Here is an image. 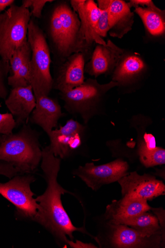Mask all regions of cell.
Segmentation results:
<instances>
[{
    "label": "cell",
    "instance_id": "obj_1",
    "mask_svg": "<svg viewBox=\"0 0 165 248\" xmlns=\"http://www.w3.org/2000/svg\"><path fill=\"white\" fill-rule=\"evenodd\" d=\"M42 150L41 168L47 187L44 194L35 199L39 207L33 220L42 225L59 240L69 245L71 241L74 239V232L89 234L84 228L74 226L62 205L61 195L69 192L58 182L60 158L54 155L49 146Z\"/></svg>",
    "mask_w": 165,
    "mask_h": 248
},
{
    "label": "cell",
    "instance_id": "obj_2",
    "mask_svg": "<svg viewBox=\"0 0 165 248\" xmlns=\"http://www.w3.org/2000/svg\"><path fill=\"white\" fill-rule=\"evenodd\" d=\"M80 27L78 16L70 2H56L47 19L46 32L58 65L76 53H82L90 59L92 51L82 36Z\"/></svg>",
    "mask_w": 165,
    "mask_h": 248
},
{
    "label": "cell",
    "instance_id": "obj_3",
    "mask_svg": "<svg viewBox=\"0 0 165 248\" xmlns=\"http://www.w3.org/2000/svg\"><path fill=\"white\" fill-rule=\"evenodd\" d=\"M39 133L28 124L16 133L0 134V161L8 163L22 174L36 172L42 157Z\"/></svg>",
    "mask_w": 165,
    "mask_h": 248
},
{
    "label": "cell",
    "instance_id": "obj_4",
    "mask_svg": "<svg viewBox=\"0 0 165 248\" xmlns=\"http://www.w3.org/2000/svg\"><path fill=\"white\" fill-rule=\"evenodd\" d=\"M117 87V84L111 80L102 84L96 79L89 78L70 91L60 93V95L66 110L70 114L79 116L87 124L94 117L103 113L108 93Z\"/></svg>",
    "mask_w": 165,
    "mask_h": 248
},
{
    "label": "cell",
    "instance_id": "obj_5",
    "mask_svg": "<svg viewBox=\"0 0 165 248\" xmlns=\"http://www.w3.org/2000/svg\"><path fill=\"white\" fill-rule=\"evenodd\" d=\"M28 40L31 49L30 75L31 86L36 99L49 96L53 89V78L50 71L51 50L46 35L36 22L30 20Z\"/></svg>",
    "mask_w": 165,
    "mask_h": 248
},
{
    "label": "cell",
    "instance_id": "obj_6",
    "mask_svg": "<svg viewBox=\"0 0 165 248\" xmlns=\"http://www.w3.org/2000/svg\"><path fill=\"white\" fill-rule=\"evenodd\" d=\"M31 12L21 6L12 5L0 14V57L9 62L14 51L28 40Z\"/></svg>",
    "mask_w": 165,
    "mask_h": 248
},
{
    "label": "cell",
    "instance_id": "obj_7",
    "mask_svg": "<svg viewBox=\"0 0 165 248\" xmlns=\"http://www.w3.org/2000/svg\"><path fill=\"white\" fill-rule=\"evenodd\" d=\"M150 66L139 53L125 49L111 74V81L117 84L122 94L135 93L141 86L150 73Z\"/></svg>",
    "mask_w": 165,
    "mask_h": 248
},
{
    "label": "cell",
    "instance_id": "obj_8",
    "mask_svg": "<svg viewBox=\"0 0 165 248\" xmlns=\"http://www.w3.org/2000/svg\"><path fill=\"white\" fill-rule=\"evenodd\" d=\"M22 174L13 177L7 183H0V195L15 206L17 215L33 220L39 207L30 187L36 178L31 173Z\"/></svg>",
    "mask_w": 165,
    "mask_h": 248
},
{
    "label": "cell",
    "instance_id": "obj_9",
    "mask_svg": "<svg viewBox=\"0 0 165 248\" xmlns=\"http://www.w3.org/2000/svg\"><path fill=\"white\" fill-rule=\"evenodd\" d=\"M129 169L127 162L117 159L100 166L87 163L84 166H80L73 173L80 178L89 187L96 191L103 186L119 181L128 173Z\"/></svg>",
    "mask_w": 165,
    "mask_h": 248
},
{
    "label": "cell",
    "instance_id": "obj_10",
    "mask_svg": "<svg viewBox=\"0 0 165 248\" xmlns=\"http://www.w3.org/2000/svg\"><path fill=\"white\" fill-rule=\"evenodd\" d=\"M118 182L122 188L123 197L152 200L164 195L165 186L164 183L153 175H139L136 171L128 173Z\"/></svg>",
    "mask_w": 165,
    "mask_h": 248
},
{
    "label": "cell",
    "instance_id": "obj_11",
    "mask_svg": "<svg viewBox=\"0 0 165 248\" xmlns=\"http://www.w3.org/2000/svg\"><path fill=\"white\" fill-rule=\"evenodd\" d=\"M90 58L82 53L70 56L58 65L53 78V89L65 93L82 85L85 81V66Z\"/></svg>",
    "mask_w": 165,
    "mask_h": 248
},
{
    "label": "cell",
    "instance_id": "obj_12",
    "mask_svg": "<svg viewBox=\"0 0 165 248\" xmlns=\"http://www.w3.org/2000/svg\"><path fill=\"white\" fill-rule=\"evenodd\" d=\"M70 4L81 22L80 32L87 46L93 51L96 44L105 45L106 41L96 33L98 21L101 13L93 0H72Z\"/></svg>",
    "mask_w": 165,
    "mask_h": 248
},
{
    "label": "cell",
    "instance_id": "obj_13",
    "mask_svg": "<svg viewBox=\"0 0 165 248\" xmlns=\"http://www.w3.org/2000/svg\"><path fill=\"white\" fill-rule=\"evenodd\" d=\"M85 125L73 119L68 120L60 128L53 130L48 135L50 148L56 156L63 159L81 144Z\"/></svg>",
    "mask_w": 165,
    "mask_h": 248
},
{
    "label": "cell",
    "instance_id": "obj_14",
    "mask_svg": "<svg viewBox=\"0 0 165 248\" xmlns=\"http://www.w3.org/2000/svg\"><path fill=\"white\" fill-rule=\"evenodd\" d=\"M100 10L108 12L109 31L113 38L122 39L131 31L135 22V14L123 0H98Z\"/></svg>",
    "mask_w": 165,
    "mask_h": 248
},
{
    "label": "cell",
    "instance_id": "obj_15",
    "mask_svg": "<svg viewBox=\"0 0 165 248\" xmlns=\"http://www.w3.org/2000/svg\"><path fill=\"white\" fill-rule=\"evenodd\" d=\"M124 51L110 39L105 45L96 44L85 65V73L95 78L111 76Z\"/></svg>",
    "mask_w": 165,
    "mask_h": 248
},
{
    "label": "cell",
    "instance_id": "obj_16",
    "mask_svg": "<svg viewBox=\"0 0 165 248\" xmlns=\"http://www.w3.org/2000/svg\"><path fill=\"white\" fill-rule=\"evenodd\" d=\"M5 104L14 117L17 127L28 124L36 100L31 86L12 88Z\"/></svg>",
    "mask_w": 165,
    "mask_h": 248
},
{
    "label": "cell",
    "instance_id": "obj_17",
    "mask_svg": "<svg viewBox=\"0 0 165 248\" xmlns=\"http://www.w3.org/2000/svg\"><path fill=\"white\" fill-rule=\"evenodd\" d=\"M148 201L143 199L123 197L114 200L106 208V217L111 225L123 224L126 221L151 210Z\"/></svg>",
    "mask_w": 165,
    "mask_h": 248
},
{
    "label": "cell",
    "instance_id": "obj_18",
    "mask_svg": "<svg viewBox=\"0 0 165 248\" xmlns=\"http://www.w3.org/2000/svg\"><path fill=\"white\" fill-rule=\"evenodd\" d=\"M36 100L35 108L30 116V122L38 125L49 135L53 128H57L59 121L64 116L58 101L49 96Z\"/></svg>",
    "mask_w": 165,
    "mask_h": 248
},
{
    "label": "cell",
    "instance_id": "obj_19",
    "mask_svg": "<svg viewBox=\"0 0 165 248\" xmlns=\"http://www.w3.org/2000/svg\"><path fill=\"white\" fill-rule=\"evenodd\" d=\"M114 230L112 243L117 248H155L162 242L161 235L151 237H144L127 225H111Z\"/></svg>",
    "mask_w": 165,
    "mask_h": 248
},
{
    "label": "cell",
    "instance_id": "obj_20",
    "mask_svg": "<svg viewBox=\"0 0 165 248\" xmlns=\"http://www.w3.org/2000/svg\"><path fill=\"white\" fill-rule=\"evenodd\" d=\"M142 21L146 33L153 40L161 39L165 36V11L158 8L154 3L144 7L134 8Z\"/></svg>",
    "mask_w": 165,
    "mask_h": 248
},
{
    "label": "cell",
    "instance_id": "obj_21",
    "mask_svg": "<svg viewBox=\"0 0 165 248\" xmlns=\"http://www.w3.org/2000/svg\"><path fill=\"white\" fill-rule=\"evenodd\" d=\"M123 225L131 227L144 237L161 235L162 237L163 231L157 217L147 212L126 221Z\"/></svg>",
    "mask_w": 165,
    "mask_h": 248
},
{
    "label": "cell",
    "instance_id": "obj_22",
    "mask_svg": "<svg viewBox=\"0 0 165 248\" xmlns=\"http://www.w3.org/2000/svg\"><path fill=\"white\" fill-rule=\"evenodd\" d=\"M152 135L146 134L145 140L141 141L138 147L139 159L146 167L150 168L165 164V150L150 144Z\"/></svg>",
    "mask_w": 165,
    "mask_h": 248
},
{
    "label": "cell",
    "instance_id": "obj_23",
    "mask_svg": "<svg viewBox=\"0 0 165 248\" xmlns=\"http://www.w3.org/2000/svg\"><path fill=\"white\" fill-rule=\"evenodd\" d=\"M31 49L28 40L13 52L9 61L11 75H15L20 67L30 60Z\"/></svg>",
    "mask_w": 165,
    "mask_h": 248
},
{
    "label": "cell",
    "instance_id": "obj_24",
    "mask_svg": "<svg viewBox=\"0 0 165 248\" xmlns=\"http://www.w3.org/2000/svg\"><path fill=\"white\" fill-rule=\"evenodd\" d=\"M30 61V60L23 64L15 75L8 77V84L12 89L31 86Z\"/></svg>",
    "mask_w": 165,
    "mask_h": 248
},
{
    "label": "cell",
    "instance_id": "obj_25",
    "mask_svg": "<svg viewBox=\"0 0 165 248\" xmlns=\"http://www.w3.org/2000/svg\"><path fill=\"white\" fill-rule=\"evenodd\" d=\"M10 72V62L0 60V98L5 100L9 94L8 78Z\"/></svg>",
    "mask_w": 165,
    "mask_h": 248
},
{
    "label": "cell",
    "instance_id": "obj_26",
    "mask_svg": "<svg viewBox=\"0 0 165 248\" xmlns=\"http://www.w3.org/2000/svg\"><path fill=\"white\" fill-rule=\"evenodd\" d=\"M52 0H23L22 6L27 9L31 8V16L40 18L42 16V11L46 3H52Z\"/></svg>",
    "mask_w": 165,
    "mask_h": 248
},
{
    "label": "cell",
    "instance_id": "obj_27",
    "mask_svg": "<svg viewBox=\"0 0 165 248\" xmlns=\"http://www.w3.org/2000/svg\"><path fill=\"white\" fill-rule=\"evenodd\" d=\"M17 127L15 120L11 113L0 112V134L8 135L13 133Z\"/></svg>",
    "mask_w": 165,
    "mask_h": 248
},
{
    "label": "cell",
    "instance_id": "obj_28",
    "mask_svg": "<svg viewBox=\"0 0 165 248\" xmlns=\"http://www.w3.org/2000/svg\"><path fill=\"white\" fill-rule=\"evenodd\" d=\"M101 13L98 21L96 33L100 37L105 38L109 31L108 16L106 10H101Z\"/></svg>",
    "mask_w": 165,
    "mask_h": 248
},
{
    "label": "cell",
    "instance_id": "obj_29",
    "mask_svg": "<svg viewBox=\"0 0 165 248\" xmlns=\"http://www.w3.org/2000/svg\"><path fill=\"white\" fill-rule=\"evenodd\" d=\"M14 0H0V14L15 3Z\"/></svg>",
    "mask_w": 165,
    "mask_h": 248
}]
</instances>
